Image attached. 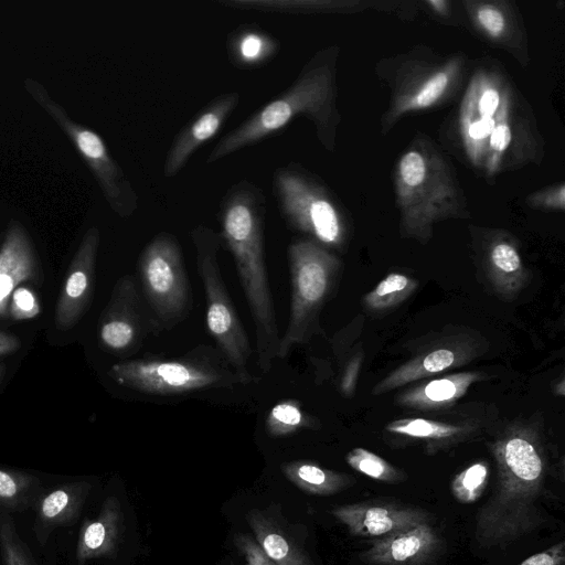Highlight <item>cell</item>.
I'll list each match as a JSON object with an SVG mask.
<instances>
[{
  "mask_svg": "<svg viewBox=\"0 0 565 565\" xmlns=\"http://www.w3.org/2000/svg\"><path fill=\"white\" fill-rule=\"evenodd\" d=\"M265 196L248 181L233 185L220 206L221 243L234 258L255 323L257 365L268 372L279 345L273 294L264 249Z\"/></svg>",
  "mask_w": 565,
  "mask_h": 565,
  "instance_id": "1",
  "label": "cell"
},
{
  "mask_svg": "<svg viewBox=\"0 0 565 565\" xmlns=\"http://www.w3.org/2000/svg\"><path fill=\"white\" fill-rule=\"evenodd\" d=\"M497 484L476 518V541L486 547L508 544L536 527L545 460L536 436L513 428L495 440Z\"/></svg>",
  "mask_w": 565,
  "mask_h": 565,
  "instance_id": "2",
  "label": "cell"
},
{
  "mask_svg": "<svg viewBox=\"0 0 565 565\" xmlns=\"http://www.w3.org/2000/svg\"><path fill=\"white\" fill-rule=\"evenodd\" d=\"M334 55L331 50L318 52L286 90L221 138L207 156L206 162L217 161L255 145L280 131L300 116L313 124L319 140L331 150L339 118L335 105Z\"/></svg>",
  "mask_w": 565,
  "mask_h": 565,
  "instance_id": "3",
  "label": "cell"
},
{
  "mask_svg": "<svg viewBox=\"0 0 565 565\" xmlns=\"http://www.w3.org/2000/svg\"><path fill=\"white\" fill-rule=\"evenodd\" d=\"M396 202L406 235L426 241L433 225L459 215V189L443 158L431 150L412 149L397 164Z\"/></svg>",
  "mask_w": 565,
  "mask_h": 565,
  "instance_id": "4",
  "label": "cell"
},
{
  "mask_svg": "<svg viewBox=\"0 0 565 565\" xmlns=\"http://www.w3.org/2000/svg\"><path fill=\"white\" fill-rule=\"evenodd\" d=\"M212 348H195L177 359L142 356L111 365L109 376L119 385L149 395L171 396L246 384Z\"/></svg>",
  "mask_w": 565,
  "mask_h": 565,
  "instance_id": "5",
  "label": "cell"
},
{
  "mask_svg": "<svg viewBox=\"0 0 565 565\" xmlns=\"http://www.w3.org/2000/svg\"><path fill=\"white\" fill-rule=\"evenodd\" d=\"M190 235L205 294L209 332L233 371L249 384L254 381L247 369L253 350L221 275L220 235L205 225L195 226Z\"/></svg>",
  "mask_w": 565,
  "mask_h": 565,
  "instance_id": "6",
  "label": "cell"
},
{
  "mask_svg": "<svg viewBox=\"0 0 565 565\" xmlns=\"http://www.w3.org/2000/svg\"><path fill=\"white\" fill-rule=\"evenodd\" d=\"M291 299L286 330L279 339L277 359H285L292 348L308 341L318 313L332 286L339 259L324 246L306 237L288 247Z\"/></svg>",
  "mask_w": 565,
  "mask_h": 565,
  "instance_id": "7",
  "label": "cell"
},
{
  "mask_svg": "<svg viewBox=\"0 0 565 565\" xmlns=\"http://www.w3.org/2000/svg\"><path fill=\"white\" fill-rule=\"evenodd\" d=\"M273 190L289 227L322 246H339L344 237L341 213L327 189L299 164L278 168Z\"/></svg>",
  "mask_w": 565,
  "mask_h": 565,
  "instance_id": "8",
  "label": "cell"
},
{
  "mask_svg": "<svg viewBox=\"0 0 565 565\" xmlns=\"http://www.w3.org/2000/svg\"><path fill=\"white\" fill-rule=\"evenodd\" d=\"M24 86L75 147L94 174L111 210L120 217L130 216L138 209V194L110 154L103 138L94 130L74 121L36 81L26 78Z\"/></svg>",
  "mask_w": 565,
  "mask_h": 565,
  "instance_id": "9",
  "label": "cell"
},
{
  "mask_svg": "<svg viewBox=\"0 0 565 565\" xmlns=\"http://www.w3.org/2000/svg\"><path fill=\"white\" fill-rule=\"evenodd\" d=\"M138 271L143 296L160 323L171 327L189 316L191 285L175 236L160 232L152 237L139 255Z\"/></svg>",
  "mask_w": 565,
  "mask_h": 565,
  "instance_id": "10",
  "label": "cell"
},
{
  "mask_svg": "<svg viewBox=\"0 0 565 565\" xmlns=\"http://www.w3.org/2000/svg\"><path fill=\"white\" fill-rule=\"evenodd\" d=\"M513 114L512 94L494 75L476 74L462 99L459 126L471 162L483 167L487 143L495 127Z\"/></svg>",
  "mask_w": 565,
  "mask_h": 565,
  "instance_id": "11",
  "label": "cell"
},
{
  "mask_svg": "<svg viewBox=\"0 0 565 565\" xmlns=\"http://www.w3.org/2000/svg\"><path fill=\"white\" fill-rule=\"evenodd\" d=\"M153 329L136 280L130 275L121 277L114 286L99 320L100 344L110 352H134Z\"/></svg>",
  "mask_w": 565,
  "mask_h": 565,
  "instance_id": "12",
  "label": "cell"
},
{
  "mask_svg": "<svg viewBox=\"0 0 565 565\" xmlns=\"http://www.w3.org/2000/svg\"><path fill=\"white\" fill-rule=\"evenodd\" d=\"M331 514L349 532L363 539H382L428 520L426 511L387 501H366L334 508Z\"/></svg>",
  "mask_w": 565,
  "mask_h": 565,
  "instance_id": "13",
  "label": "cell"
},
{
  "mask_svg": "<svg viewBox=\"0 0 565 565\" xmlns=\"http://www.w3.org/2000/svg\"><path fill=\"white\" fill-rule=\"evenodd\" d=\"M241 96L236 92L214 97L174 137L163 163V175L174 177L191 156L211 140L235 110Z\"/></svg>",
  "mask_w": 565,
  "mask_h": 565,
  "instance_id": "14",
  "label": "cell"
},
{
  "mask_svg": "<svg viewBox=\"0 0 565 565\" xmlns=\"http://www.w3.org/2000/svg\"><path fill=\"white\" fill-rule=\"evenodd\" d=\"M99 245V231H86L72 259L55 309V326L60 330L73 327L89 302L95 263Z\"/></svg>",
  "mask_w": 565,
  "mask_h": 565,
  "instance_id": "15",
  "label": "cell"
},
{
  "mask_svg": "<svg viewBox=\"0 0 565 565\" xmlns=\"http://www.w3.org/2000/svg\"><path fill=\"white\" fill-rule=\"evenodd\" d=\"M443 540L427 523L373 540L361 554L369 565H426L441 552Z\"/></svg>",
  "mask_w": 565,
  "mask_h": 565,
  "instance_id": "16",
  "label": "cell"
},
{
  "mask_svg": "<svg viewBox=\"0 0 565 565\" xmlns=\"http://www.w3.org/2000/svg\"><path fill=\"white\" fill-rule=\"evenodd\" d=\"M461 61L451 60L425 74H418L407 83L402 82L395 89L387 122L393 124L399 116L429 108L437 104L451 88L459 72Z\"/></svg>",
  "mask_w": 565,
  "mask_h": 565,
  "instance_id": "17",
  "label": "cell"
},
{
  "mask_svg": "<svg viewBox=\"0 0 565 565\" xmlns=\"http://www.w3.org/2000/svg\"><path fill=\"white\" fill-rule=\"evenodd\" d=\"M476 355V348L466 342L452 341L422 353L376 384L372 393L384 394L423 377L435 375L470 361Z\"/></svg>",
  "mask_w": 565,
  "mask_h": 565,
  "instance_id": "18",
  "label": "cell"
},
{
  "mask_svg": "<svg viewBox=\"0 0 565 565\" xmlns=\"http://www.w3.org/2000/svg\"><path fill=\"white\" fill-rule=\"evenodd\" d=\"M36 271L34 250L23 226L12 221L0 246V317L8 316L11 295Z\"/></svg>",
  "mask_w": 565,
  "mask_h": 565,
  "instance_id": "19",
  "label": "cell"
},
{
  "mask_svg": "<svg viewBox=\"0 0 565 565\" xmlns=\"http://www.w3.org/2000/svg\"><path fill=\"white\" fill-rule=\"evenodd\" d=\"M279 50V41L257 24L239 25L226 40L228 60L241 70H254L267 64Z\"/></svg>",
  "mask_w": 565,
  "mask_h": 565,
  "instance_id": "20",
  "label": "cell"
},
{
  "mask_svg": "<svg viewBox=\"0 0 565 565\" xmlns=\"http://www.w3.org/2000/svg\"><path fill=\"white\" fill-rule=\"evenodd\" d=\"M481 376L478 372H461L435 379L403 392L397 403L416 409L440 408L463 396Z\"/></svg>",
  "mask_w": 565,
  "mask_h": 565,
  "instance_id": "21",
  "label": "cell"
},
{
  "mask_svg": "<svg viewBox=\"0 0 565 565\" xmlns=\"http://www.w3.org/2000/svg\"><path fill=\"white\" fill-rule=\"evenodd\" d=\"M246 520L255 540L276 565H312L294 539L262 511L250 510Z\"/></svg>",
  "mask_w": 565,
  "mask_h": 565,
  "instance_id": "22",
  "label": "cell"
},
{
  "mask_svg": "<svg viewBox=\"0 0 565 565\" xmlns=\"http://www.w3.org/2000/svg\"><path fill=\"white\" fill-rule=\"evenodd\" d=\"M280 469L284 476L297 488L315 495H332L354 482L348 475L305 460L285 462L280 466Z\"/></svg>",
  "mask_w": 565,
  "mask_h": 565,
  "instance_id": "23",
  "label": "cell"
},
{
  "mask_svg": "<svg viewBox=\"0 0 565 565\" xmlns=\"http://www.w3.org/2000/svg\"><path fill=\"white\" fill-rule=\"evenodd\" d=\"M488 268L493 285L505 295L516 291L525 279L522 258L515 246L507 241L492 244L488 255Z\"/></svg>",
  "mask_w": 565,
  "mask_h": 565,
  "instance_id": "24",
  "label": "cell"
},
{
  "mask_svg": "<svg viewBox=\"0 0 565 565\" xmlns=\"http://www.w3.org/2000/svg\"><path fill=\"white\" fill-rule=\"evenodd\" d=\"M218 3L237 10L309 14L348 11L358 2L339 0H222Z\"/></svg>",
  "mask_w": 565,
  "mask_h": 565,
  "instance_id": "25",
  "label": "cell"
},
{
  "mask_svg": "<svg viewBox=\"0 0 565 565\" xmlns=\"http://www.w3.org/2000/svg\"><path fill=\"white\" fill-rule=\"evenodd\" d=\"M471 428L426 418H402L390 423L386 430L409 438L425 439L429 443H446L458 440L466 436Z\"/></svg>",
  "mask_w": 565,
  "mask_h": 565,
  "instance_id": "26",
  "label": "cell"
},
{
  "mask_svg": "<svg viewBox=\"0 0 565 565\" xmlns=\"http://www.w3.org/2000/svg\"><path fill=\"white\" fill-rule=\"evenodd\" d=\"M417 282L406 275L392 273L381 280L364 298L366 307L374 311L391 309L412 295Z\"/></svg>",
  "mask_w": 565,
  "mask_h": 565,
  "instance_id": "27",
  "label": "cell"
},
{
  "mask_svg": "<svg viewBox=\"0 0 565 565\" xmlns=\"http://www.w3.org/2000/svg\"><path fill=\"white\" fill-rule=\"evenodd\" d=\"M266 430L271 437H285L311 426L309 418L297 401H282L276 404L266 417Z\"/></svg>",
  "mask_w": 565,
  "mask_h": 565,
  "instance_id": "28",
  "label": "cell"
},
{
  "mask_svg": "<svg viewBox=\"0 0 565 565\" xmlns=\"http://www.w3.org/2000/svg\"><path fill=\"white\" fill-rule=\"evenodd\" d=\"M345 460L355 471L379 481L397 483L405 479V475L401 470L364 448H353L348 452Z\"/></svg>",
  "mask_w": 565,
  "mask_h": 565,
  "instance_id": "29",
  "label": "cell"
},
{
  "mask_svg": "<svg viewBox=\"0 0 565 565\" xmlns=\"http://www.w3.org/2000/svg\"><path fill=\"white\" fill-rule=\"evenodd\" d=\"M488 477L487 462H475L452 479L450 484L452 495L461 503L476 502L486 489Z\"/></svg>",
  "mask_w": 565,
  "mask_h": 565,
  "instance_id": "30",
  "label": "cell"
},
{
  "mask_svg": "<svg viewBox=\"0 0 565 565\" xmlns=\"http://www.w3.org/2000/svg\"><path fill=\"white\" fill-rule=\"evenodd\" d=\"M470 12L479 30L493 41H501L509 31L505 10L494 2H473Z\"/></svg>",
  "mask_w": 565,
  "mask_h": 565,
  "instance_id": "31",
  "label": "cell"
},
{
  "mask_svg": "<svg viewBox=\"0 0 565 565\" xmlns=\"http://www.w3.org/2000/svg\"><path fill=\"white\" fill-rule=\"evenodd\" d=\"M117 513L111 512L103 520L90 523L84 533V543L92 551L107 548L111 539L117 535Z\"/></svg>",
  "mask_w": 565,
  "mask_h": 565,
  "instance_id": "32",
  "label": "cell"
},
{
  "mask_svg": "<svg viewBox=\"0 0 565 565\" xmlns=\"http://www.w3.org/2000/svg\"><path fill=\"white\" fill-rule=\"evenodd\" d=\"M41 307L34 292L28 287L21 286L13 290L8 313L14 320H28L40 313Z\"/></svg>",
  "mask_w": 565,
  "mask_h": 565,
  "instance_id": "33",
  "label": "cell"
},
{
  "mask_svg": "<svg viewBox=\"0 0 565 565\" xmlns=\"http://www.w3.org/2000/svg\"><path fill=\"white\" fill-rule=\"evenodd\" d=\"M234 541L244 556L246 565H276L254 537L247 534H237Z\"/></svg>",
  "mask_w": 565,
  "mask_h": 565,
  "instance_id": "34",
  "label": "cell"
},
{
  "mask_svg": "<svg viewBox=\"0 0 565 565\" xmlns=\"http://www.w3.org/2000/svg\"><path fill=\"white\" fill-rule=\"evenodd\" d=\"M526 202L535 207L563 211L565 209V185L561 183L532 193Z\"/></svg>",
  "mask_w": 565,
  "mask_h": 565,
  "instance_id": "35",
  "label": "cell"
},
{
  "mask_svg": "<svg viewBox=\"0 0 565 565\" xmlns=\"http://www.w3.org/2000/svg\"><path fill=\"white\" fill-rule=\"evenodd\" d=\"M519 565H565V544L562 541L543 552L531 555Z\"/></svg>",
  "mask_w": 565,
  "mask_h": 565,
  "instance_id": "36",
  "label": "cell"
},
{
  "mask_svg": "<svg viewBox=\"0 0 565 565\" xmlns=\"http://www.w3.org/2000/svg\"><path fill=\"white\" fill-rule=\"evenodd\" d=\"M68 497L66 492L57 490L47 495L42 505V512L47 518L57 515L66 507Z\"/></svg>",
  "mask_w": 565,
  "mask_h": 565,
  "instance_id": "37",
  "label": "cell"
},
{
  "mask_svg": "<svg viewBox=\"0 0 565 565\" xmlns=\"http://www.w3.org/2000/svg\"><path fill=\"white\" fill-rule=\"evenodd\" d=\"M362 358L354 356L348 364L341 380V391L345 395H351L354 392L356 377L359 374Z\"/></svg>",
  "mask_w": 565,
  "mask_h": 565,
  "instance_id": "38",
  "label": "cell"
},
{
  "mask_svg": "<svg viewBox=\"0 0 565 565\" xmlns=\"http://www.w3.org/2000/svg\"><path fill=\"white\" fill-rule=\"evenodd\" d=\"M20 348V341L14 335L0 331V356L12 353Z\"/></svg>",
  "mask_w": 565,
  "mask_h": 565,
  "instance_id": "39",
  "label": "cell"
},
{
  "mask_svg": "<svg viewBox=\"0 0 565 565\" xmlns=\"http://www.w3.org/2000/svg\"><path fill=\"white\" fill-rule=\"evenodd\" d=\"M17 492V484L12 477L0 470V497L9 498L14 495Z\"/></svg>",
  "mask_w": 565,
  "mask_h": 565,
  "instance_id": "40",
  "label": "cell"
},
{
  "mask_svg": "<svg viewBox=\"0 0 565 565\" xmlns=\"http://www.w3.org/2000/svg\"><path fill=\"white\" fill-rule=\"evenodd\" d=\"M425 3L438 15L446 17L449 13V2L446 0H427Z\"/></svg>",
  "mask_w": 565,
  "mask_h": 565,
  "instance_id": "41",
  "label": "cell"
},
{
  "mask_svg": "<svg viewBox=\"0 0 565 565\" xmlns=\"http://www.w3.org/2000/svg\"><path fill=\"white\" fill-rule=\"evenodd\" d=\"M3 372H4V367H3L2 364H0V380H1L2 375H3Z\"/></svg>",
  "mask_w": 565,
  "mask_h": 565,
  "instance_id": "42",
  "label": "cell"
}]
</instances>
